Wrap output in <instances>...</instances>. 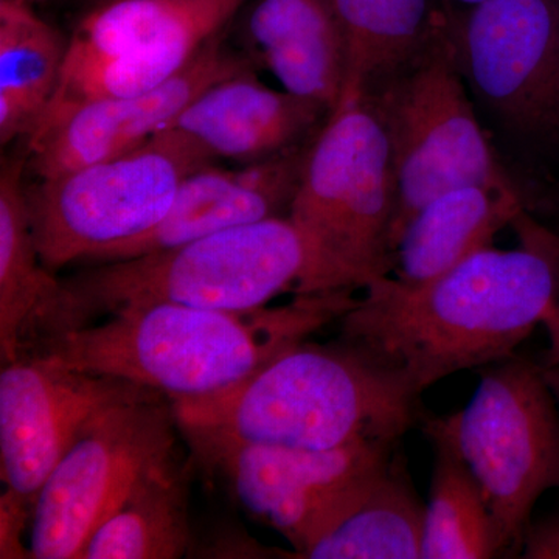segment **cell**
Here are the masks:
<instances>
[{"label":"cell","instance_id":"cell-1","mask_svg":"<svg viewBox=\"0 0 559 559\" xmlns=\"http://www.w3.org/2000/svg\"><path fill=\"white\" fill-rule=\"evenodd\" d=\"M511 227L516 248L488 246L425 285L374 280L340 320L341 340L418 395L455 371L510 358L559 304V235L527 210Z\"/></svg>","mask_w":559,"mask_h":559},{"label":"cell","instance_id":"cell-2","mask_svg":"<svg viewBox=\"0 0 559 559\" xmlns=\"http://www.w3.org/2000/svg\"><path fill=\"white\" fill-rule=\"evenodd\" d=\"M356 301L353 289H342L241 311L167 301L127 305L103 323L47 341L33 355L135 382L168 399L204 396L246 380L280 353L344 318Z\"/></svg>","mask_w":559,"mask_h":559},{"label":"cell","instance_id":"cell-3","mask_svg":"<svg viewBox=\"0 0 559 559\" xmlns=\"http://www.w3.org/2000/svg\"><path fill=\"white\" fill-rule=\"evenodd\" d=\"M400 373L341 340L300 342L229 389L170 399L182 436L325 451L399 443L419 415Z\"/></svg>","mask_w":559,"mask_h":559},{"label":"cell","instance_id":"cell-4","mask_svg":"<svg viewBox=\"0 0 559 559\" xmlns=\"http://www.w3.org/2000/svg\"><path fill=\"white\" fill-rule=\"evenodd\" d=\"M81 329L127 305L255 310L293 290L320 294L311 249L288 216L209 235L138 259L110 261L66 280Z\"/></svg>","mask_w":559,"mask_h":559},{"label":"cell","instance_id":"cell-5","mask_svg":"<svg viewBox=\"0 0 559 559\" xmlns=\"http://www.w3.org/2000/svg\"><path fill=\"white\" fill-rule=\"evenodd\" d=\"M395 207L380 119L366 98L340 103L312 139L288 215L310 246L320 293L390 274Z\"/></svg>","mask_w":559,"mask_h":559},{"label":"cell","instance_id":"cell-6","mask_svg":"<svg viewBox=\"0 0 559 559\" xmlns=\"http://www.w3.org/2000/svg\"><path fill=\"white\" fill-rule=\"evenodd\" d=\"M364 98L384 128L392 156V257L412 216L444 191L466 186L518 189L477 120L447 7L421 53Z\"/></svg>","mask_w":559,"mask_h":559},{"label":"cell","instance_id":"cell-7","mask_svg":"<svg viewBox=\"0 0 559 559\" xmlns=\"http://www.w3.org/2000/svg\"><path fill=\"white\" fill-rule=\"evenodd\" d=\"M423 429L469 469L507 554H521L536 502L559 488V407L543 367L514 355L489 364L465 409Z\"/></svg>","mask_w":559,"mask_h":559},{"label":"cell","instance_id":"cell-8","mask_svg":"<svg viewBox=\"0 0 559 559\" xmlns=\"http://www.w3.org/2000/svg\"><path fill=\"white\" fill-rule=\"evenodd\" d=\"M215 162L167 130L121 156L40 179L27 190L40 261L55 272L145 234L167 215L180 183Z\"/></svg>","mask_w":559,"mask_h":559},{"label":"cell","instance_id":"cell-9","mask_svg":"<svg viewBox=\"0 0 559 559\" xmlns=\"http://www.w3.org/2000/svg\"><path fill=\"white\" fill-rule=\"evenodd\" d=\"M175 409L165 395L106 411L81 433L40 488L31 520L36 559H81L132 489L176 455Z\"/></svg>","mask_w":559,"mask_h":559},{"label":"cell","instance_id":"cell-10","mask_svg":"<svg viewBox=\"0 0 559 559\" xmlns=\"http://www.w3.org/2000/svg\"><path fill=\"white\" fill-rule=\"evenodd\" d=\"M183 437L202 468L242 509L285 536L297 558L358 506L395 450L390 443H353L312 451Z\"/></svg>","mask_w":559,"mask_h":559},{"label":"cell","instance_id":"cell-11","mask_svg":"<svg viewBox=\"0 0 559 559\" xmlns=\"http://www.w3.org/2000/svg\"><path fill=\"white\" fill-rule=\"evenodd\" d=\"M245 0H112L87 10L68 40L49 105L156 90L219 35Z\"/></svg>","mask_w":559,"mask_h":559},{"label":"cell","instance_id":"cell-12","mask_svg":"<svg viewBox=\"0 0 559 559\" xmlns=\"http://www.w3.org/2000/svg\"><path fill=\"white\" fill-rule=\"evenodd\" d=\"M448 13L460 69L484 108L520 138L558 140L559 0H484Z\"/></svg>","mask_w":559,"mask_h":559},{"label":"cell","instance_id":"cell-13","mask_svg":"<svg viewBox=\"0 0 559 559\" xmlns=\"http://www.w3.org/2000/svg\"><path fill=\"white\" fill-rule=\"evenodd\" d=\"M157 395L164 393L46 356L2 364L0 460L7 491L33 513L47 477L95 419L119 404Z\"/></svg>","mask_w":559,"mask_h":559},{"label":"cell","instance_id":"cell-14","mask_svg":"<svg viewBox=\"0 0 559 559\" xmlns=\"http://www.w3.org/2000/svg\"><path fill=\"white\" fill-rule=\"evenodd\" d=\"M250 68L221 36L156 90L130 97L49 105L28 135V159L40 179L112 159L170 130L212 84Z\"/></svg>","mask_w":559,"mask_h":559},{"label":"cell","instance_id":"cell-15","mask_svg":"<svg viewBox=\"0 0 559 559\" xmlns=\"http://www.w3.org/2000/svg\"><path fill=\"white\" fill-rule=\"evenodd\" d=\"M312 139L238 168L213 164L194 171L180 183L160 223L132 240L106 249L92 261L138 259L231 227L288 216Z\"/></svg>","mask_w":559,"mask_h":559},{"label":"cell","instance_id":"cell-16","mask_svg":"<svg viewBox=\"0 0 559 559\" xmlns=\"http://www.w3.org/2000/svg\"><path fill=\"white\" fill-rule=\"evenodd\" d=\"M329 117L325 106L271 90L248 68L202 92L170 130L189 138L212 159L250 164L308 142Z\"/></svg>","mask_w":559,"mask_h":559},{"label":"cell","instance_id":"cell-17","mask_svg":"<svg viewBox=\"0 0 559 559\" xmlns=\"http://www.w3.org/2000/svg\"><path fill=\"white\" fill-rule=\"evenodd\" d=\"M21 160L0 170V358L13 362L47 341L80 329L66 280L44 266L33 240Z\"/></svg>","mask_w":559,"mask_h":559},{"label":"cell","instance_id":"cell-18","mask_svg":"<svg viewBox=\"0 0 559 559\" xmlns=\"http://www.w3.org/2000/svg\"><path fill=\"white\" fill-rule=\"evenodd\" d=\"M248 38L283 90L330 110L345 83V46L336 0H259Z\"/></svg>","mask_w":559,"mask_h":559},{"label":"cell","instance_id":"cell-19","mask_svg":"<svg viewBox=\"0 0 559 559\" xmlns=\"http://www.w3.org/2000/svg\"><path fill=\"white\" fill-rule=\"evenodd\" d=\"M525 212L518 189L466 186L444 191L418 210L395 242L393 277L419 286L492 246L496 235Z\"/></svg>","mask_w":559,"mask_h":559},{"label":"cell","instance_id":"cell-20","mask_svg":"<svg viewBox=\"0 0 559 559\" xmlns=\"http://www.w3.org/2000/svg\"><path fill=\"white\" fill-rule=\"evenodd\" d=\"M345 46L341 102H355L421 53L439 24L440 0H336Z\"/></svg>","mask_w":559,"mask_h":559},{"label":"cell","instance_id":"cell-21","mask_svg":"<svg viewBox=\"0 0 559 559\" xmlns=\"http://www.w3.org/2000/svg\"><path fill=\"white\" fill-rule=\"evenodd\" d=\"M68 43L25 0H0V143L31 135L57 91Z\"/></svg>","mask_w":559,"mask_h":559},{"label":"cell","instance_id":"cell-22","mask_svg":"<svg viewBox=\"0 0 559 559\" xmlns=\"http://www.w3.org/2000/svg\"><path fill=\"white\" fill-rule=\"evenodd\" d=\"M193 546L189 465L178 457L153 471L92 535L83 559H176Z\"/></svg>","mask_w":559,"mask_h":559},{"label":"cell","instance_id":"cell-23","mask_svg":"<svg viewBox=\"0 0 559 559\" xmlns=\"http://www.w3.org/2000/svg\"><path fill=\"white\" fill-rule=\"evenodd\" d=\"M426 503L403 460H390L347 516L305 554L310 559H423Z\"/></svg>","mask_w":559,"mask_h":559},{"label":"cell","instance_id":"cell-24","mask_svg":"<svg viewBox=\"0 0 559 559\" xmlns=\"http://www.w3.org/2000/svg\"><path fill=\"white\" fill-rule=\"evenodd\" d=\"M426 503L423 559H485L506 555V543L484 492L469 469L436 447Z\"/></svg>","mask_w":559,"mask_h":559},{"label":"cell","instance_id":"cell-25","mask_svg":"<svg viewBox=\"0 0 559 559\" xmlns=\"http://www.w3.org/2000/svg\"><path fill=\"white\" fill-rule=\"evenodd\" d=\"M521 558L559 559V514L530 521L522 538Z\"/></svg>","mask_w":559,"mask_h":559},{"label":"cell","instance_id":"cell-26","mask_svg":"<svg viewBox=\"0 0 559 559\" xmlns=\"http://www.w3.org/2000/svg\"><path fill=\"white\" fill-rule=\"evenodd\" d=\"M543 325L549 333L550 348L544 366H559V304L546 316Z\"/></svg>","mask_w":559,"mask_h":559},{"label":"cell","instance_id":"cell-27","mask_svg":"<svg viewBox=\"0 0 559 559\" xmlns=\"http://www.w3.org/2000/svg\"><path fill=\"white\" fill-rule=\"evenodd\" d=\"M543 371L559 407V366H543Z\"/></svg>","mask_w":559,"mask_h":559},{"label":"cell","instance_id":"cell-28","mask_svg":"<svg viewBox=\"0 0 559 559\" xmlns=\"http://www.w3.org/2000/svg\"><path fill=\"white\" fill-rule=\"evenodd\" d=\"M443 5H447L448 9H460L465 10L469 9V7L477 5V3L484 2V0H440Z\"/></svg>","mask_w":559,"mask_h":559},{"label":"cell","instance_id":"cell-29","mask_svg":"<svg viewBox=\"0 0 559 559\" xmlns=\"http://www.w3.org/2000/svg\"><path fill=\"white\" fill-rule=\"evenodd\" d=\"M87 3V10L94 9V7L103 5V3L112 2V0H83Z\"/></svg>","mask_w":559,"mask_h":559},{"label":"cell","instance_id":"cell-30","mask_svg":"<svg viewBox=\"0 0 559 559\" xmlns=\"http://www.w3.org/2000/svg\"><path fill=\"white\" fill-rule=\"evenodd\" d=\"M25 2L33 3L36 2V0H25Z\"/></svg>","mask_w":559,"mask_h":559}]
</instances>
